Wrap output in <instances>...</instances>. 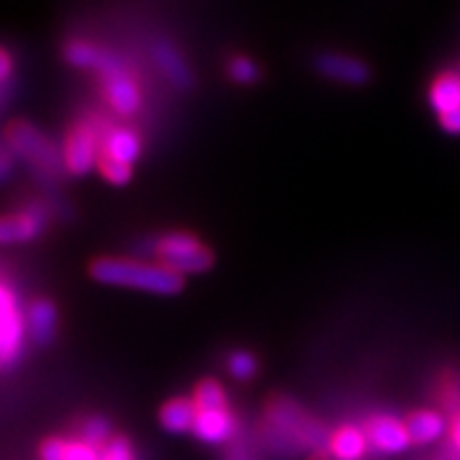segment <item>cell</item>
I'll list each match as a JSON object with an SVG mask.
<instances>
[{
  "mask_svg": "<svg viewBox=\"0 0 460 460\" xmlns=\"http://www.w3.org/2000/svg\"><path fill=\"white\" fill-rule=\"evenodd\" d=\"M329 430L291 397H273L261 425V442L278 458L322 454L329 448Z\"/></svg>",
  "mask_w": 460,
  "mask_h": 460,
  "instance_id": "cell-1",
  "label": "cell"
},
{
  "mask_svg": "<svg viewBox=\"0 0 460 460\" xmlns=\"http://www.w3.org/2000/svg\"><path fill=\"white\" fill-rule=\"evenodd\" d=\"M90 275L102 285L132 287V289L158 294V296H174L183 289V275L148 261L134 259H97L90 266Z\"/></svg>",
  "mask_w": 460,
  "mask_h": 460,
  "instance_id": "cell-2",
  "label": "cell"
},
{
  "mask_svg": "<svg viewBox=\"0 0 460 460\" xmlns=\"http://www.w3.org/2000/svg\"><path fill=\"white\" fill-rule=\"evenodd\" d=\"M5 148H10L17 158L26 160L43 176H57L61 172V164H64V158H59L55 144L40 129L24 120L13 122L7 128Z\"/></svg>",
  "mask_w": 460,
  "mask_h": 460,
  "instance_id": "cell-3",
  "label": "cell"
},
{
  "mask_svg": "<svg viewBox=\"0 0 460 460\" xmlns=\"http://www.w3.org/2000/svg\"><path fill=\"white\" fill-rule=\"evenodd\" d=\"M155 256L160 263L176 273H205L214 266L212 249L198 240V237L188 235V233H170L155 240Z\"/></svg>",
  "mask_w": 460,
  "mask_h": 460,
  "instance_id": "cell-4",
  "label": "cell"
},
{
  "mask_svg": "<svg viewBox=\"0 0 460 460\" xmlns=\"http://www.w3.org/2000/svg\"><path fill=\"white\" fill-rule=\"evenodd\" d=\"M99 75L103 80V94L113 106L115 113L120 115H134L141 109V92L132 78H129L128 68L122 64V59L113 52L106 49L102 66H99Z\"/></svg>",
  "mask_w": 460,
  "mask_h": 460,
  "instance_id": "cell-5",
  "label": "cell"
},
{
  "mask_svg": "<svg viewBox=\"0 0 460 460\" xmlns=\"http://www.w3.org/2000/svg\"><path fill=\"white\" fill-rule=\"evenodd\" d=\"M26 329L29 327L24 324L13 287L3 282L0 287V362L5 369H10L19 358Z\"/></svg>",
  "mask_w": 460,
  "mask_h": 460,
  "instance_id": "cell-6",
  "label": "cell"
},
{
  "mask_svg": "<svg viewBox=\"0 0 460 460\" xmlns=\"http://www.w3.org/2000/svg\"><path fill=\"white\" fill-rule=\"evenodd\" d=\"M99 163H102V134L97 132V128L90 122L73 128L64 146V167L73 176H85Z\"/></svg>",
  "mask_w": 460,
  "mask_h": 460,
  "instance_id": "cell-7",
  "label": "cell"
},
{
  "mask_svg": "<svg viewBox=\"0 0 460 460\" xmlns=\"http://www.w3.org/2000/svg\"><path fill=\"white\" fill-rule=\"evenodd\" d=\"M315 68L327 75V78L343 83V85H367L371 78V71L367 66V61L358 59V57L343 55V52H322L315 59Z\"/></svg>",
  "mask_w": 460,
  "mask_h": 460,
  "instance_id": "cell-8",
  "label": "cell"
},
{
  "mask_svg": "<svg viewBox=\"0 0 460 460\" xmlns=\"http://www.w3.org/2000/svg\"><path fill=\"white\" fill-rule=\"evenodd\" d=\"M367 437L369 444L383 454H402L409 444L411 435L406 430V423L393 416H376L367 425Z\"/></svg>",
  "mask_w": 460,
  "mask_h": 460,
  "instance_id": "cell-9",
  "label": "cell"
},
{
  "mask_svg": "<svg viewBox=\"0 0 460 460\" xmlns=\"http://www.w3.org/2000/svg\"><path fill=\"white\" fill-rule=\"evenodd\" d=\"M45 221H48V214H45L43 207H26L24 212L10 214V217L3 218V224H0V240L5 244L29 243L36 235H40V230L45 228Z\"/></svg>",
  "mask_w": 460,
  "mask_h": 460,
  "instance_id": "cell-10",
  "label": "cell"
},
{
  "mask_svg": "<svg viewBox=\"0 0 460 460\" xmlns=\"http://www.w3.org/2000/svg\"><path fill=\"white\" fill-rule=\"evenodd\" d=\"M237 423L230 411H198L193 435L207 444H230L235 439Z\"/></svg>",
  "mask_w": 460,
  "mask_h": 460,
  "instance_id": "cell-11",
  "label": "cell"
},
{
  "mask_svg": "<svg viewBox=\"0 0 460 460\" xmlns=\"http://www.w3.org/2000/svg\"><path fill=\"white\" fill-rule=\"evenodd\" d=\"M141 155L139 134L128 128H111L102 134V158L134 164Z\"/></svg>",
  "mask_w": 460,
  "mask_h": 460,
  "instance_id": "cell-12",
  "label": "cell"
},
{
  "mask_svg": "<svg viewBox=\"0 0 460 460\" xmlns=\"http://www.w3.org/2000/svg\"><path fill=\"white\" fill-rule=\"evenodd\" d=\"M153 59H155V66L163 71V75L170 83H174L179 90H188L193 85V71L186 64L183 55L167 40H160L155 48H153Z\"/></svg>",
  "mask_w": 460,
  "mask_h": 460,
  "instance_id": "cell-13",
  "label": "cell"
},
{
  "mask_svg": "<svg viewBox=\"0 0 460 460\" xmlns=\"http://www.w3.org/2000/svg\"><path fill=\"white\" fill-rule=\"evenodd\" d=\"M367 448H369V437L355 425H343L329 439V454L333 460H362Z\"/></svg>",
  "mask_w": 460,
  "mask_h": 460,
  "instance_id": "cell-14",
  "label": "cell"
},
{
  "mask_svg": "<svg viewBox=\"0 0 460 460\" xmlns=\"http://www.w3.org/2000/svg\"><path fill=\"white\" fill-rule=\"evenodd\" d=\"M26 327H29L31 339L45 345L55 339L57 332V308L48 298H38L31 303L29 315H26Z\"/></svg>",
  "mask_w": 460,
  "mask_h": 460,
  "instance_id": "cell-15",
  "label": "cell"
},
{
  "mask_svg": "<svg viewBox=\"0 0 460 460\" xmlns=\"http://www.w3.org/2000/svg\"><path fill=\"white\" fill-rule=\"evenodd\" d=\"M195 418H198V406L193 400H186V397H179V400H172L160 409V425H163L167 432H193Z\"/></svg>",
  "mask_w": 460,
  "mask_h": 460,
  "instance_id": "cell-16",
  "label": "cell"
},
{
  "mask_svg": "<svg viewBox=\"0 0 460 460\" xmlns=\"http://www.w3.org/2000/svg\"><path fill=\"white\" fill-rule=\"evenodd\" d=\"M404 423L409 435H411L413 444L437 442L447 432V420H444V416H439L437 411H428V409L413 411Z\"/></svg>",
  "mask_w": 460,
  "mask_h": 460,
  "instance_id": "cell-17",
  "label": "cell"
},
{
  "mask_svg": "<svg viewBox=\"0 0 460 460\" xmlns=\"http://www.w3.org/2000/svg\"><path fill=\"white\" fill-rule=\"evenodd\" d=\"M430 106L439 115L454 113L460 109V75L442 73L430 87Z\"/></svg>",
  "mask_w": 460,
  "mask_h": 460,
  "instance_id": "cell-18",
  "label": "cell"
},
{
  "mask_svg": "<svg viewBox=\"0 0 460 460\" xmlns=\"http://www.w3.org/2000/svg\"><path fill=\"white\" fill-rule=\"evenodd\" d=\"M103 55H106V49H99L97 45L87 43V40H71L64 48V59L68 64L78 68H92V71H99Z\"/></svg>",
  "mask_w": 460,
  "mask_h": 460,
  "instance_id": "cell-19",
  "label": "cell"
},
{
  "mask_svg": "<svg viewBox=\"0 0 460 460\" xmlns=\"http://www.w3.org/2000/svg\"><path fill=\"white\" fill-rule=\"evenodd\" d=\"M193 402L195 406H198V411H226V409H228L226 390L221 388V383H217L214 378H207V381L198 383Z\"/></svg>",
  "mask_w": 460,
  "mask_h": 460,
  "instance_id": "cell-20",
  "label": "cell"
},
{
  "mask_svg": "<svg viewBox=\"0 0 460 460\" xmlns=\"http://www.w3.org/2000/svg\"><path fill=\"white\" fill-rule=\"evenodd\" d=\"M80 439L92 447L103 448L111 442V423L103 416L90 418L83 428H80Z\"/></svg>",
  "mask_w": 460,
  "mask_h": 460,
  "instance_id": "cell-21",
  "label": "cell"
},
{
  "mask_svg": "<svg viewBox=\"0 0 460 460\" xmlns=\"http://www.w3.org/2000/svg\"><path fill=\"white\" fill-rule=\"evenodd\" d=\"M228 75L235 80L237 85H252L256 83L261 75L259 66H256L254 59H249V57H233L228 64Z\"/></svg>",
  "mask_w": 460,
  "mask_h": 460,
  "instance_id": "cell-22",
  "label": "cell"
},
{
  "mask_svg": "<svg viewBox=\"0 0 460 460\" xmlns=\"http://www.w3.org/2000/svg\"><path fill=\"white\" fill-rule=\"evenodd\" d=\"M256 369H259V362L252 352L237 350L228 358V371L237 381H249L256 374Z\"/></svg>",
  "mask_w": 460,
  "mask_h": 460,
  "instance_id": "cell-23",
  "label": "cell"
},
{
  "mask_svg": "<svg viewBox=\"0 0 460 460\" xmlns=\"http://www.w3.org/2000/svg\"><path fill=\"white\" fill-rule=\"evenodd\" d=\"M99 170H102L103 179H106L109 183H113V186H125V183L132 181V164L102 158V163H99Z\"/></svg>",
  "mask_w": 460,
  "mask_h": 460,
  "instance_id": "cell-24",
  "label": "cell"
},
{
  "mask_svg": "<svg viewBox=\"0 0 460 460\" xmlns=\"http://www.w3.org/2000/svg\"><path fill=\"white\" fill-rule=\"evenodd\" d=\"M99 460H137V456H134V448L129 444V439H125V437H113L102 448V458Z\"/></svg>",
  "mask_w": 460,
  "mask_h": 460,
  "instance_id": "cell-25",
  "label": "cell"
},
{
  "mask_svg": "<svg viewBox=\"0 0 460 460\" xmlns=\"http://www.w3.org/2000/svg\"><path fill=\"white\" fill-rule=\"evenodd\" d=\"M102 458V448L92 447V444L75 439L66 442V460H99Z\"/></svg>",
  "mask_w": 460,
  "mask_h": 460,
  "instance_id": "cell-26",
  "label": "cell"
},
{
  "mask_svg": "<svg viewBox=\"0 0 460 460\" xmlns=\"http://www.w3.org/2000/svg\"><path fill=\"white\" fill-rule=\"evenodd\" d=\"M40 460H66V442H61L57 437L43 442V447H40Z\"/></svg>",
  "mask_w": 460,
  "mask_h": 460,
  "instance_id": "cell-27",
  "label": "cell"
},
{
  "mask_svg": "<svg viewBox=\"0 0 460 460\" xmlns=\"http://www.w3.org/2000/svg\"><path fill=\"white\" fill-rule=\"evenodd\" d=\"M224 460H256V456L252 454V448H249L247 442L243 439H233L226 448Z\"/></svg>",
  "mask_w": 460,
  "mask_h": 460,
  "instance_id": "cell-28",
  "label": "cell"
},
{
  "mask_svg": "<svg viewBox=\"0 0 460 460\" xmlns=\"http://www.w3.org/2000/svg\"><path fill=\"white\" fill-rule=\"evenodd\" d=\"M439 125H442L444 132L460 134V109L454 111V113L439 115Z\"/></svg>",
  "mask_w": 460,
  "mask_h": 460,
  "instance_id": "cell-29",
  "label": "cell"
},
{
  "mask_svg": "<svg viewBox=\"0 0 460 460\" xmlns=\"http://www.w3.org/2000/svg\"><path fill=\"white\" fill-rule=\"evenodd\" d=\"M13 78V57L7 49H3V55H0V80L3 83H10Z\"/></svg>",
  "mask_w": 460,
  "mask_h": 460,
  "instance_id": "cell-30",
  "label": "cell"
},
{
  "mask_svg": "<svg viewBox=\"0 0 460 460\" xmlns=\"http://www.w3.org/2000/svg\"><path fill=\"white\" fill-rule=\"evenodd\" d=\"M0 163H3L0 176H3V179H7V176H10V167H13V151H10V148H5V151H3V155H0Z\"/></svg>",
  "mask_w": 460,
  "mask_h": 460,
  "instance_id": "cell-31",
  "label": "cell"
},
{
  "mask_svg": "<svg viewBox=\"0 0 460 460\" xmlns=\"http://www.w3.org/2000/svg\"><path fill=\"white\" fill-rule=\"evenodd\" d=\"M454 444L460 448V418L456 420V425H454Z\"/></svg>",
  "mask_w": 460,
  "mask_h": 460,
  "instance_id": "cell-32",
  "label": "cell"
},
{
  "mask_svg": "<svg viewBox=\"0 0 460 460\" xmlns=\"http://www.w3.org/2000/svg\"><path fill=\"white\" fill-rule=\"evenodd\" d=\"M310 460H332V458H329L327 454H313V458Z\"/></svg>",
  "mask_w": 460,
  "mask_h": 460,
  "instance_id": "cell-33",
  "label": "cell"
}]
</instances>
